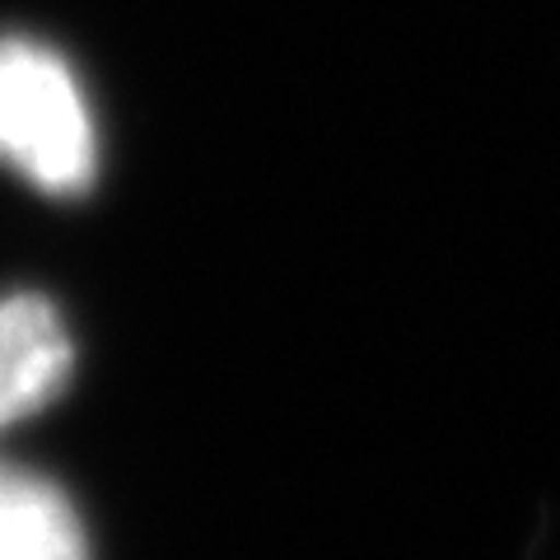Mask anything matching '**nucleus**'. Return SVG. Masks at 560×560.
<instances>
[{"instance_id": "nucleus-1", "label": "nucleus", "mask_w": 560, "mask_h": 560, "mask_svg": "<svg viewBox=\"0 0 560 560\" xmlns=\"http://www.w3.org/2000/svg\"><path fill=\"white\" fill-rule=\"evenodd\" d=\"M0 164L47 197H80L98 178V127L75 66L20 33L0 38Z\"/></svg>"}, {"instance_id": "nucleus-3", "label": "nucleus", "mask_w": 560, "mask_h": 560, "mask_svg": "<svg viewBox=\"0 0 560 560\" xmlns=\"http://www.w3.org/2000/svg\"><path fill=\"white\" fill-rule=\"evenodd\" d=\"M0 560H94L70 495L43 471L0 458Z\"/></svg>"}, {"instance_id": "nucleus-2", "label": "nucleus", "mask_w": 560, "mask_h": 560, "mask_svg": "<svg viewBox=\"0 0 560 560\" xmlns=\"http://www.w3.org/2000/svg\"><path fill=\"white\" fill-rule=\"evenodd\" d=\"M75 374V337L47 294H0V430L51 407Z\"/></svg>"}]
</instances>
